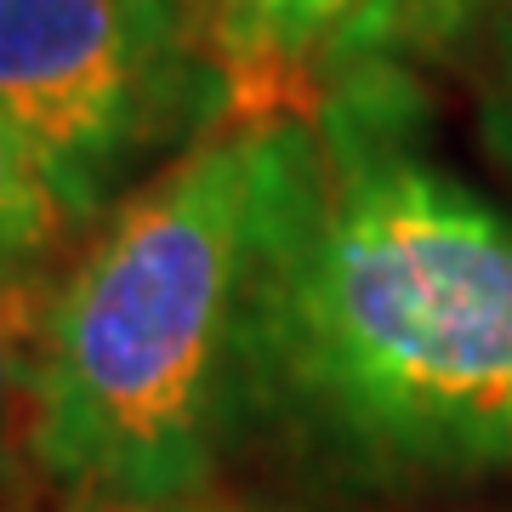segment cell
Segmentation results:
<instances>
[{
	"label": "cell",
	"mask_w": 512,
	"mask_h": 512,
	"mask_svg": "<svg viewBox=\"0 0 512 512\" xmlns=\"http://www.w3.org/2000/svg\"><path fill=\"white\" fill-rule=\"evenodd\" d=\"M217 52L239 74V86H268L279 74L313 69L325 35V0H200Z\"/></svg>",
	"instance_id": "cell-6"
},
{
	"label": "cell",
	"mask_w": 512,
	"mask_h": 512,
	"mask_svg": "<svg viewBox=\"0 0 512 512\" xmlns=\"http://www.w3.org/2000/svg\"><path fill=\"white\" fill-rule=\"evenodd\" d=\"M274 109L154 171L52 285L35 484L52 512L211 501L239 450V336Z\"/></svg>",
	"instance_id": "cell-2"
},
{
	"label": "cell",
	"mask_w": 512,
	"mask_h": 512,
	"mask_svg": "<svg viewBox=\"0 0 512 512\" xmlns=\"http://www.w3.org/2000/svg\"><path fill=\"white\" fill-rule=\"evenodd\" d=\"M490 0H353L348 18L336 23L313 69H348V63H399L433 57L444 46L467 40Z\"/></svg>",
	"instance_id": "cell-5"
},
{
	"label": "cell",
	"mask_w": 512,
	"mask_h": 512,
	"mask_svg": "<svg viewBox=\"0 0 512 512\" xmlns=\"http://www.w3.org/2000/svg\"><path fill=\"white\" fill-rule=\"evenodd\" d=\"M160 512H262V507H222V501H188V507H160Z\"/></svg>",
	"instance_id": "cell-9"
},
{
	"label": "cell",
	"mask_w": 512,
	"mask_h": 512,
	"mask_svg": "<svg viewBox=\"0 0 512 512\" xmlns=\"http://www.w3.org/2000/svg\"><path fill=\"white\" fill-rule=\"evenodd\" d=\"M57 234H63V217H57L23 137L0 114V279L35 274Z\"/></svg>",
	"instance_id": "cell-7"
},
{
	"label": "cell",
	"mask_w": 512,
	"mask_h": 512,
	"mask_svg": "<svg viewBox=\"0 0 512 512\" xmlns=\"http://www.w3.org/2000/svg\"><path fill=\"white\" fill-rule=\"evenodd\" d=\"M239 103L200 0H0V114L63 228L103 222Z\"/></svg>",
	"instance_id": "cell-3"
},
{
	"label": "cell",
	"mask_w": 512,
	"mask_h": 512,
	"mask_svg": "<svg viewBox=\"0 0 512 512\" xmlns=\"http://www.w3.org/2000/svg\"><path fill=\"white\" fill-rule=\"evenodd\" d=\"M52 285L35 274L0 279V512H18L35 484V393Z\"/></svg>",
	"instance_id": "cell-4"
},
{
	"label": "cell",
	"mask_w": 512,
	"mask_h": 512,
	"mask_svg": "<svg viewBox=\"0 0 512 512\" xmlns=\"http://www.w3.org/2000/svg\"><path fill=\"white\" fill-rule=\"evenodd\" d=\"M473 40V126L490 165L512 188V0H490L478 23L467 29Z\"/></svg>",
	"instance_id": "cell-8"
},
{
	"label": "cell",
	"mask_w": 512,
	"mask_h": 512,
	"mask_svg": "<svg viewBox=\"0 0 512 512\" xmlns=\"http://www.w3.org/2000/svg\"><path fill=\"white\" fill-rule=\"evenodd\" d=\"M359 490H512V211L433 154L399 63L274 109L239 444Z\"/></svg>",
	"instance_id": "cell-1"
}]
</instances>
